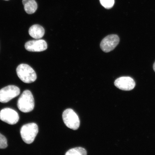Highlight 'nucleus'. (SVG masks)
<instances>
[{
  "instance_id": "obj_5",
  "label": "nucleus",
  "mask_w": 155,
  "mask_h": 155,
  "mask_svg": "<svg viewBox=\"0 0 155 155\" xmlns=\"http://www.w3.org/2000/svg\"><path fill=\"white\" fill-rule=\"evenodd\" d=\"M20 89L16 86L10 85L0 90V102L5 103L18 96Z\"/></svg>"
},
{
  "instance_id": "obj_2",
  "label": "nucleus",
  "mask_w": 155,
  "mask_h": 155,
  "mask_svg": "<svg viewBox=\"0 0 155 155\" xmlns=\"http://www.w3.org/2000/svg\"><path fill=\"white\" fill-rule=\"evenodd\" d=\"M17 75L22 82L26 83L34 82L37 79V75L34 70L26 64H21L17 67Z\"/></svg>"
},
{
  "instance_id": "obj_8",
  "label": "nucleus",
  "mask_w": 155,
  "mask_h": 155,
  "mask_svg": "<svg viewBox=\"0 0 155 155\" xmlns=\"http://www.w3.org/2000/svg\"><path fill=\"white\" fill-rule=\"evenodd\" d=\"M114 84L120 90L127 91L132 90L135 86L134 80L129 77L119 78L115 81Z\"/></svg>"
},
{
  "instance_id": "obj_12",
  "label": "nucleus",
  "mask_w": 155,
  "mask_h": 155,
  "mask_svg": "<svg viewBox=\"0 0 155 155\" xmlns=\"http://www.w3.org/2000/svg\"><path fill=\"white\" fill-rule=\"evenodd\" d=\"M66 155H86L87 152L85 149L82 147H77L71 149L66 153Z\"/></svg>"
},
{
  "instance_id": "obj_15",
  "label": "nucleus",
  "mask_w": 155,
  "mask_h": 155,
  "mask_svg": "<svg viewBox=\"0 0 155 155\" xmlns=\"http://www.w3.org/2000/svg\"><path fill=\"white\" fill-rule=\"evenodd\" d=\"M153 69L155 72V62L154 64L153 67Z\"/></svg>"
},
{
  "instance_id": "obj_4",
  "label": "nucleus",
  "mask_w": 155,
  "mask_h": 155,
  "mask_svg": "<svg viewBox=\"0 0 155 155\" xmlns=\"http://www.w3.org/2000/svg\"><path fill=\"white\" fill-rule=\"evenodd\" d=\"M64 123L68 127L74 130L78 129L80 126V120L77 114L72 109L65 110L63 114Z\"/></svg>"
},
{
  "instance_id": "obj_7",
  "label": "nucleus",
  "mask_w": 155,
  "mask_h": 155,
  "mask_svg": "<svg viewBox=\"0 0 155 155\" xmlns=\"http://www.w3.org/2000/svg\"><path fill=\"white\" fill-rule=\"evenodd\" d=\"M0 120L10 125H14L19 121L18 113L11 108H6L0 111Z\"/></svg>"
},
{
  "instance_id": "obj_9",
  "label": "nucleus",
  "mask_w": 155,
  "mask_h": 155,
  "mask_svg": "<svg viewBox=\"0 0 155 155\" xmlns=\"http://www.w3.org/2000/svg\"><path fill=\"white\" fill-rule=\"evenodd\" d=\"M48 45L43 40H31L25 44V48L28 51L31 52H41L47 49Z\"/></svg>"
},
{
  "instance_id": "obj_14",
  "label": "nucleus",
  "mask_w": 155,
  "mask_h": 155,
  "mask_svg": "<svg viewBox=\"0 0 155 155\" xmlns=\"http://www.w3.org/2000/svg\"><path fill=\"white\" fill-rule=\"evenodd\" d=\"M8 146L7 141L6 137L0 133V149H5Z\"/></svg>"
},
{
  "instance_id": "obj_10",
  "label": "nucleus",
  "mask_w": 155,
  "mask_h": 155,
  "mask_svg": "<svg viewBox=\"0 0 155 155\" xmlns=\"http://www.w3.org/2000/svg\"><path fill=\"white\" fill-rule=\"evenodd\" d=\"M28 32L32 38L35 39H40L43 37L45 30L43 27L38 25H35L30 27Z\"/></svg>"
},
{
  "instance_id": "obj_16",
  "label": "nucleus",
  "mask_w": 155,
  "mask_h": 155,
  "mask_svg": "<svg viewBox=\"0 0 155 155\" xmlns=\"http://www.w3.org/2000/svg\"><path fill=\"white\" fill-rule=\"evenodd\" d=\"M4 1H9V0H4Z\"/></svg>"
},
{
  "instance_id": "obj_1",
  "label": "nucleus",
  "mask_w": 155,
  "mask_h": 155,
  "mask_svg": "<svg viewBox=\"0 0 155 155\" xmlns=\"http://www.w3.org/2000/svg\"><path fill=\"white\" fill-rule=\"evenodd\" d=\"M17 106L21 111L27 113L32 111L35 107L33 96L30 91L26 90L22 93L18 99Z\"/></svg>"
},
{
  "instance_id": "obj_6",
  "label": "nucleus",
  "mask_w": 155,
  "mask_h": 155,
  "mask_svg": "<svg viewBox=\"0 0 155 155\" xmlns=\"http://www.w3.org/2000/svg\"><path fill=\"white\" fill-rule=\"evenodd\" d=\"M119 42L120 38L117 35H109L102 40L100 44V47L103 51L108 53L113 50Z\"/></svg>"
},
{
  "instance_id": "obj_3",
  "label": "nucleus",
  "mask_w": 155,
  "mask_h": 155,
  "mask_svg": "<svg viewBox=\"0 0 155 155\" xmlns=\"http://www.w3.org/2000/svg\"><path fill=\"white\" fill-rule=\"evenodd\" d=\"M37 125L34 123L27 124L21 127L20 133L23 141L28 144H31L38 133Z\"/></svg>"
},
{
  "instance_id": "obj_11",
  "label": "nucleus",
  "mask_w": 155,
  "mask_h": 155,
  "mask_svg": "<svg viewBox=\"0 0 155 155\" xmlns=\"http://www.w3.org/2000/svg\"><path fill=\"white\" fill-rule=\"evenodd\" d=\"M24 9L28 14L34 13L38 8V5L35 0H22Z\"/></svg>"
},
{
  "instance_id": "obj_13",
  "label": "nucleus",
  "mask_w": 155,
  "mask_h": 155,
  "mask_svg": "<svg viewBox=\"0 0 155 155\" xmlns=\"http://www.w3.org/2000/svg\"><path fill=\"white\" fill-rule=\"evenodd\" d=\"M100 1L102 6L107 9L111 8L115 3V0H100Z\"/></svg>"
}]
</instances>
